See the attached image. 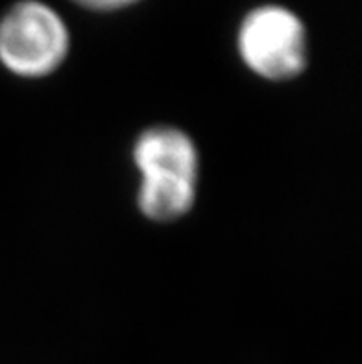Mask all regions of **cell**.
Segmentation results:
<instances>
[{
    "label": "cell",
    "mask_w": 362,
    "mask_h": 364,
    "mask_svg": "<svg viewBox=\"0 0 362 364\" xmlns=\"http://www.w3.org/2000/svg\"><path fill=\"white\" fill-rule=\"evenodd\" d=\"M133 159L141 172L139 208L148 218L169 222L193 208L198 183V152L181 129L150 128L137 139Z\"/></svg>",
    "instance_id": "6da1fadb"
},
{
    "label": "cell",
    "mask_w": 362,
    "mask_h": 364,
    "mask_svg": "<svg viewBox=\"0 0 362 364\" xmlns=\"http://www.w3.org/2000/svg\"><path fill=\"white\" fill-rule=\"evenodd\" d=\"M69 50V32L48 6L18 2L0 21V61L18 76L39 78L55 70Z\"/></svg>",
    "instance_id": "7a4b0ae2"
},
{
    "label": "cell",
    "mask_w": 362,
    "mask_h": 364,
    "mask_svg": "<svg viewBox=\"0 0 362 364\" xmlns=\"http://www.w3.org/2000/svg\"><path fill=\"white\" fill-rule=\"evenodd\" d=\"M239 50L244 63L262 78H294L305 67V28L289 9L265 6L244 18Z\"/></svg>",
    "instance_id": "3957f363"
},
{
    "label": "cell",
    "mask_w": 362,
    "mask_h": 364,
    "mask_svg": "<svg viewBox=\"0 0 362 364\" xmlns=\"http://www.w3.org/2000/svg\"><path fill=\"white\" fill-rule=\"evenodd\" d=\"M74 2L92 9H115L120 8V6L132 4L135 0H74Z\"/></svg>",
    "instance_id": "277c9868"
}]
</instances>
